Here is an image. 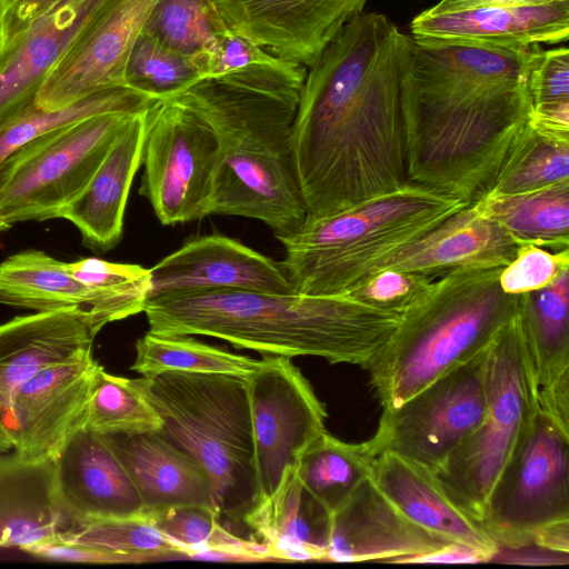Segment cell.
Returning a JSON list of instances; mask_svg holds the SVG:
<instances>
[{"instance_id": "1", "label": "cell", "mask_w": 569, "mask_h": 569, "mask_svg": "<svg viewBox=\"0 0 569 569\" xmlns=\"http://www.w3.org/2000/svg\"><path fill=\"white\" fill-rule=\"evenodd\" d=\"M413 38L362 12L307 68L292 127L306 220L407 182L405 103Z\"/></svg>"}, {"instance_id": "2", "label": "cell", "mask_w": 569, "mask_h": 569, "mask_svg": "<svg viewBox=\"0 0 569 569\" xmlns=\"http://www.w3.org/2000/svg\"><path fill=\"white\" fill-rule=\"evenodd\" d=\"M542 52L539 44L413 38L407 181L479 199L531 119L529 79Z\"/></svg>"}, {"instance_id": "3", "label": "cell", "mask_w": 569, "mask_h": 569, "mask_svg": "<svg viewBox=\"0 0 569 569\" xmlns=\"http://www.w3.org/2000/svg\"><path fill=\"white\" fill-rule=\"evenodd\" d=\"M149 331L206 336L263 356L319 357L368 369L402 315L347 293L311 296L232 289L152 297L143 310Z\"/></svg>"}, {"instance_id": "4", "label": "cell", "mask_w": 569, "mask_h": 569, "mask_svg": "<svg viewBox=\"0 0 569 569\" xmlns=\"http://www.w3.org/2000/svg\"><path fill=\"white\" fill-rule=\"evenodd\" d=\"M299 96L297 89L207 78L168 99L197 113L216 136L211 214L258 220L277 239L303 224L292 149Z\"/></svg>"}, {"instance_id": "5", "label": "cell", "mask_w": 569, "mask_h": 569, "mask_svg": "<svg viewBox=\"0 0 569 569\" xmlns=\"http://www.w3.org/2000/svg\"><path fill=\"white\" fill-rule=\"evenodd\" d=\"M502 268L449 271L402 313L368 367L369 382L382 410L399 407L486 350L518 313L520 295L501 289Z\"/></svg>"}, {"instance_id": "6", "label": "cell", "mask_w": 569, "mask_h": 569, "mask_svg": "<svg viewBox=\"0 0 569 569\" xmlns=\"http://www.w3.org/2000/svg\"><path fill=\"white\" fill-rule=\"evenodd\" d=\"M468 203L407 181L345 211L305 220L278 238L284 248L280 264L297 293H347Z\"/></svg>"}, {"instance_id": "7", "label": "cell", "mask_w": 569, "mask_h": 569, "mask_svg": "<svg viewBox=\"0 0 569 569\" xmlns=\"http://www.w3.org/2000/svg\"><path fill=\"white\" fill-rule=\"evenodd\" d=\"M162 420L158 431L209 475L219 517L243 522L258 503L250 403L244 379L167 371L134 379Z\"/></svg>"}, {"instance_id": "8", "label": "cell", "mask_w": 569, "mask_h": 569, "mask_svg": "<svg viewBox=\"0 0 569 569\" xmlns=\"http://www.w3.org/2000/svg\"><path fill=\"white\" fill-rule=\"evenodd\" d=\"M538 410V388L519 307L489 348L482 420L435 472L455 502L478 521H482L488 498Z\"/></svg>"}, {"instance_id": "9", "label": "cell", "mask_w": 569, "mask_h": 569, "mask_svg": "<svg viewBox=\"0 0 569 569\" xmlns=\"http://www.w3.org/2000/svg\"><path fill=\"white\" fill-rule=\"evenodd\" d=\"M132 112H106L43 133L0 164V220L61 218L82 192Z\"/></svg>"}, {"instance_id": "10", "label": "cell", "mask_w": 569, "mask_h": 569, "mask_svg": "<svg viewBox=\"0 0 569 569\" xmlns=\"http://www.w3.org/2000/svg\"><path fill=\"white\" fill-rule=\"evenodd\" d=\"M569 520V430L540 408L496 482L481 525L501 548L533 546L537 532Z\"/></svg>"}, {"instance_id": "11", "label": "cell", "mask_w": 569, "mask_h": 569, "mask_svg": "<svg viewBox=\"0 0 569 569\" xmlns=\"http://www.w3.org/2000/svg\"><path fill=\"white\" fill-rule=\"evenodd\" d=\"M490 346L399 407L382 410L365 441L371 455L390 452L439 471L485 416Z\"/></svg>"}, {"instance_id": "12", "label": "cell", "mask_w": 569, "mask_h": 569, "mask_svg": "<svg viewBox=\"0 0 569 569\" xmlns=\"http://www.w3.org/2000/svg\"><path fill=\"white\" fill-rule=\"evenodd\" d=\"M219 148L192 110L157 100L148 108L140 194L164 226L211 214Z\"/></svg>"}, {"instance_id": "13", "label": "cell", "mask_w": 569, "mask_h": 569, "mask_svg": "<svg viewBox=\"0 0 569 569\" xmlns=\"http://www.w3.org/2000/svg\"><path fill=\"white\" fill-rule=\"evenodd\" d=\"M258 502L278 488L287 468L326 430L327 410L290 358L264 356L246 380Z\"/></svg>"}, {"instance_id": "14", "label": "cell", "mask_w": 569, "mask_h": 569, "mask_svg": "<svg viewBox=\"0 0 569 569\" xmlns=\"http://www.w3.org/2000/svg\"><path fill=\"white\" fill-rule=\"evenodd\" d=\"M156 1L103 0L46 78L34 106L53 110L93 92L124 86L127 59Z\"/></svg>"}, {"instance_id": "15", "label": "cell", "mask_w": 569, "mask_h": 569, "mask_svg": "<svg viewBox=\"0 0 569 569\" xmlns=\"http://www.w3.org/2000/svg\"><path fill=\"white\" fill-rule=\"evenodd\" d=\"M98 366L89 352L41 368L17 389L10 405L16 453L34 460L53 458L83 427Z\"/></svg>"}, {"instance_id": "16", "label": "cell", "mask_w": 569, "mask_h": 569, "mask_svg": "<svg viewBox=\"0 0 569 569\" xmlns=\"http://www.w3.org/2000/svg\"><path fill=\"white\" fill-rule=\"evenodd\" d=\"M227 27L310 67L367 0H214Z\"/></svg>"}, {"instance_id": "17", "label": "cell", "mask_w": 569, "mask_h": 569, "mask_svg": "<svg viewBox=\"0 0 569 569\" xmlns=\"http://www.w3.org/2000/svg\"><path fill=\"white\" fill-rule=\"evenodd\" d=\"M53 462L56 496L73 527L143 515L141 496L107 436L81 427Z\"/></svg>"}, {"instance_id": "18", "label": "cell", "mask_w": 569, "mask_h": 569, "mask_svg": "<svg viewBox=\"0 0 569 569\" xmlns=\"http://www.w3.org/2000/svg\"><path fill=\"white\" fill-rule=\"evenodd\" d=\"M149 271V299L206 289L295 292L280 262L222 234L192 239Z\"/></svg>"}, {"instance_id": "19", "label": "cell", "mask_w": 569, "mask_h": 569, "mask_svg": "<svg viewBox=\"0 0 569 569\" xmlns=\"http://www.w3.org/2000/svg\"><path fill=\"white\" fill-rule=\"evenodd\" d=\"M94 332L79 308L38 311L0 323V453L13 449L10 405L43 367L92 352Z\"/></svg>"}, {"instance_id": "20", "label": "cell", "mask_w": 569, "mask_h": 569, "mask_svg": "<svg viewBox=\"0 0 569 569\" xmlns=\"http://www.w3.org/2000/svg\"><path fill=\"white\" fill-rule=\"evenodd\" d=\"M449 543L406 518L370 477L331 515L325 561L401 563Z\"/></svg>"}, {"instance_id": "21", "label": "cell", "mask_w": 569, "mask_h": 569, "mask_svg": "<svg viewBox=\"0 0 569 569\" xmlns=\"http://www.w3.org/2000/svg\"><path fill=\"white\" fill-rule=\"evenodd\" d=\"M103 0H61L0 54V126L32 107L46 78Z\"/></svg>"}, {"instance_id": "22", "label": "cell", "mask_w": 569, "mask_h": 569, "mask_svg": "<svg viewBox=\"0 0 569 569\" xmlns=\"http://www.w3.org/2000/svg\"><path fill=\"white\" fill-rule=\"evenodd\" d=\"M148 108L128 116L86 188L61 214L92 250L108 251L121 240L130 188L142 162Z\"/></svg>"}, {"instance_id": "23", "label": "cell", "mask_w": 569, "mask_h": 569, "mask_svg": "<svg viewBox=\"0 0 569 569\" xmlns=\"http://www.w3.org/2000/svg\"><path fill=\"white\" fill-rule=\"evenodd\" d=\"M371 479L406 518L425 530L478 549L491 559L500 552L481 522L455 502L432 470L382 452L373 458Z\"/></svg>"}, {"instance_id": "24", "label": "cell", "mask_w": 569, "mask_h": 569, "mask_svg": "<svg viewBox=\"0 0 569 569\" xmlns=\"http://www.w3.org/2000/svg\"><path fill=\"white\" fill-rule=\"evenodd\" d=\"M520 244L477 199L379 270L419 271L438 278L456 269L505 267Z\"/></svg>"}, {"instance_id": "25", "label": "cell", "mask_w": 569, "mask_h": 569, "mask_svg": "<svg viewBox=\"0 0 569 569\" xmlns=\"http://www.w3.org/2000/svg\"><path fill=\"white\" fill-rule=\"evenodd\" d=\"M413 38L497 46L559 43L569 37V0L539 6L481 7L418 14Z\"/></svg>"}, {"instance_id": "26", "label": "cell", "mask_w": 569, "mask_h": 569, "mask_svg": "<svg viewBox=\"0 0 569 569\" xmlns=\"http://www.w3.org/2000/svg\"><path fill=\"white\" fill-rule=\"evenodd\" d=\"M569 269L550 284L520 296V316L539 408L569 430Z\"/></svg>"}, {"instance_id": "27", "label": "cell", "mask_w": 569, "mask_h": 569, "mask_svg": "<svg viewBox=\"0 0 569 569\" xmlns=\"http://www.w3.org/2000/svg\"><path fill=\"white\" fill-rule=\"evenodd\" d=\"M107 437L141 496L144 516L190 505L216 510L204 468L158 431Z\"/></svg>"}, {"instance_id": "28", "label": "cell", "mask_w": 569, "mask_h": 569, "mask_svg": "<svg viewBox=\"0 0 569 569\" xmlns=\"http://www.w3.org/2000/svg\"><path fill=\"white\" fill-rule=\"evenodd\" d=\"M73 527L54 490V462L0 453V548L20 550Z\"/></svg>"}, {"instance_id": "29", "label": "cell", "mask_w": 569, "mask_h": 569, "mask_svg": "<svg viewBox=\"0 0 569 569\" xmlns=\"http://www.w3.org/2000/svg\"><path fill=\"white\" fill-rule=\"evenodd\" d=\"M331 515L305 488L298 465L287 468L276 491L244 517L251 539L271 560H325Z\"/></svg>"}, {"instance_id": "30", "label": "cell", "mask_w": 569, "mask_h": 569, "mask_svg": "<svg viewBox=\"0 0 569 569\" xmlns=\"http://www.w3.org/2000/svg\"><path fill=\"white\" fill-rule=\"evenodd\" d=\"M0 303L36 312L79 308L89 317L93 296L72 274L69 262L26 250L0 263Z\"/></svg>"}, {"instance_id": "31", "label": "cell", "mask_w": 569, "mask_h": 569, "mask_svg": "<svg viewBox=\"0 0 569 569\" xmlns=\"http://www.w3.org/2000/svg\"><path fill=\"white\" fill-rule=\"evenodd\" d=\"M479 199L519 243L552 251L569 249V180L531 191Z\"/></svg>"}, {"instance_id": "32", "label": "cell", "mask_w": 569, "mask_h": 569, "mask_svg": "<svg viewBox=\"0 0 569 569\" xmlns=\"http://www.w3.org/2000/svg\"><path fill=\"white\" fill-rule=\"evenodd\" d=\"M563 180H569V132L530 119L481 197L531 191Z\"/></svg>"}, {"instance_id": "33", "label": "cell", "mask_w": 569, "mask_h": 569, "mask_svg": "<svg viewBox=\"0 0 569 569\" xmlns=\"http://www.w3.org/2000/svg\"><path fill=\"white\" fill-rule=\"evenodd\" d=\"M373 458L365 441L349 443L325 431L299 460L301 481L332 515L371 477Z\"/></svg>"}, {"instance_id": "34", "label": "cell", "mask_w": 569, "mask_h": 569, "mask_svg": "<svg viewBox=\"0 0 569 569\" xmlns=\"http://www.w3.org/2000/svg\"><path fill=\"white\" fill-rule=\"evenodd\" d=\"M197 61L201 79L223 78L258 87L301 90L307 73L303 64L280 58L229 28Z\"/></svg>"}, {"instance_id": "35", "label": "cell", "mask_w": 569, "mask_h": 569, "mask_svg": "<svg viewBox=\"0 0 569 569\" xmlns=\"http://www.w3.org/2000/svg\"><path fill=\"white\" fill-rule=\"evenodd\" d=\"M261 360L236 355L191 336L147 331L136 342L131 370L143 377L167 371L231 375L247 380Z\"/></svg>"}, {"instance_id": "36", "label": "cell", "mask_w": 569, "mask_h": 569, "mask_svg": "<svg viewBox=\"0 0 569 569\" xmlns=\"http://www.w3.org/2000/svg\"><path fill=\"white\" fill-rule=\"evenodd\" d=\"M147 517L182 547L188 558L269 560L263 545L229 531L220 523V517L213 508L181 506Z\"/></svg>"}, {"instance_id": "37", "label": "cell", "mask_w": 569, "mask_h": 569, "mask_svg": "<svg viewBox=\"0 0 569 569\" xmlns=\"http://www.w3.org/2000/svg\"><path fill=\"white\" fill-rule=\"evenodd\" d=\"M69 266L93 295L90 321L96 333L110 322L143 312L150 297L149 269L99 258H82Z\"/></svg>"}, {"instance_id": "38", "label": "cell", "mask_w": 569, "mask_h": 569, "mask_svg": "<svg viewBox=\"0 0 569 569\" xmlns=\"http://www.w3.org/2000/svg\"><path fill=\"white\" fill-rule=\"evenodd\" d=\"M154 100L124 86L93 92L66 107L42 110L34 104L0 126V164L37 137L84 118L106 112H136Z\"/></svg>"}, {"instance_id": "39", "label": "cell", "mask_w": 569, "mask_h": 569, "mask_svg": "<svg viewBox=\"0 0 569 569\" xmlns=\"http://www.w3.org/2000/svg\"><path fill=\"white\" fill-rule=\"evenodd\" d=\"M162 420L134 379L109 373L99 365L90 389L83 427L102 436L159 431Z\"/></svg>"}, {"instance_id": "40", "label": "cell", "mask_w": 569, "mask_h": 569, "mask_svg": "<svg viewBox=\"0 0 569 569\" xmlns=\"http://www.w3.org/2000/svg\"><path fill=\"white\" fill-rule=\"evenodd\" d=\"M227 29L214 0H157L142 32L197 59Z\"/></svg>"}, {"instance_id": "41", "label": "cell", "mask_w": 569, "mask_h": 569, "mask_svg": "<svg viewBox=\"0 0 569 569\" xmlns=\"http://www.w3.org/2000/svg\"><path fill=\"white\" fill-rule=\"evenodd\" d=\"M58 538L122 556L129 563L186 557L184 549L166 536L144 515L83 522Z\"/></svg>"}, {"instance_id": "42", "label": "cell", "mask_w": 569, "mask_h": 569, "mask_svg": "<svg viewBox=\"0 0 569 569\" xmlns=\"http://www.w3.org/2000/svg\"><path fill=\"white\" fill-rule=\"evenodd\" d=\"M201 80L196 58L140 33L124 67V86L151 100H168Z\"/></svg>"}, {"instance_id": "43", "label": "cell", "mask_w": 569, "mask_h": 569, "mask_svg": "<svg viewBox=\"0 0 569 569\" xmlns=\"http://www.w3.org/2000/svg\"><path fill=\"white\" fill-rule=\"evenodd\" d=\"M531 119L547 128L569 132V50L541 53L529 79Z\"/></svg>"}, {"instance_id": "44", "label": "cell", "mask_w": 569, "mask_h": 569, "mask_svg": "<svg viewBox=\"0 0 569 569\" xmlns=\"http://www.w3.org/2000/svg\"><path fill=\"white\" fill-rule=\"evenodd\" d=\"M436 279L419 271L387 268L371 273L347 295L376 308L402 315L428 292Z\"/></svg>"}, {"instance_id": "45", "label": "cell", "mask_w": 569, "mask_h": 569, "mask_svg": "<svg viewBox=\"0 0 569 569\" xmlns=\"http://www.w3.org/2000/svg\"><path fill=\"white\" fill-rule=\"evenodd\" d=\"M569 269V249L552 251L531 243H521L515 259L500 272L501 289L522 295L550 284Z\"/></svg>"}, {"instance_id": "46", "label": "cell", "mask_w": 569, "mask_h": 569, "mask_svg": "<svg viewBox=\"0 0 569 569\" xmlns=\"http://www.w3.org/2000/svg\"><path fill=\"white\" fill-rule=\"evenodd\" d=\"M61 0H3V49Z\"/></svg>"}, {"instance_id": "47", "label": "cell", "mask_w": 569, "mask_h": 569, "mask_svg": "<svg viewBox=\"0 0 569 569\" xmlns=\"http://www.w3.org/2000/svg\"><path fill=\"white\" fill-rule=\"evenodd\" d=\"M490 560V556L478 549L451 542L430 553L408 558L401 563H478Z\"/></svg>"}, {"instance_id": "48", "label": "cell", "mask_w": 569, "mask_h": 569, "mask_svg": "<svg viewBox=\"0 0 569 569\" xmlns=\"http://www.w3.org/2000/svg\"><path fill=\"white\" fill-rule=\"evenodd\" d=\"M560 0H440L429 8L431 12L460 11L481 7L539 6Z\"/></svg>"}, {"instance_id": "49", "label": "cell", "mask_w": 569, "mask_h": 569, "mask_svg": "<svg viewBox=\"0 0 569 569\" xmlns=\"http://www.w3.org/2000/svg\"><path fill=\"white\" fill-rule=\"evenodd\" d=\"M3 16H4V2L0 0V54L3 50Z\"/></svg>"}, {"instance_id": "50", "label": "cell", "mask_w": 569, "mask_h": 569, "mask_svg": "<svg viewBox=\"0 0 569 569\" xmlns=\"http://www.w3.org/2000/svg\"><path fill=\"white\" fill-rule=\"evenodd\" d=\"M11 226L7 224L2 220H0V232L9 229Z\"/></svg>"}]
</instances>
